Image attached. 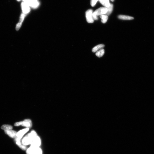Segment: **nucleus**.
Segmentation results:
<instances>
[{
    "instance_id": "nucleus-1",
    "label": "nucleus",
    "mask_w": 154,
    "mask_h": 154,
    "mask_svg": "<svg viewBox=\"0 0 154 154\" xmlns=\"http://www.w3.org/2000/svg\"><path fill=\"white\" fill-rule=\"evenodd\" d=\"M37 136V134L35 131H32L23 138L22 141V145L25 146L31 145Z\"/></svg>"
},
{
    "instance_id": "nucleus-2",
    "label": "nucleus",
    "mask_w": 154,
    "mask_h": 154,
    "mask_svg": "<svg viewBox=\"0 0 154 154\" xmlns=\"http://www.w3.org/2000/svg\"><path fill=\"white\" fill-rule=\"evenodd\" d=\"M24 2L33 9H36L39 5V3L38 0H26Z\"/></svg>"
},
{
    "instance_id": "nucleus-3",
    "label": "nucleus",
    "mask_w": 154,
    "mask_h": 154,
    "mask_svg": "<svg viewBox=\"0 0 154 154\" xmlns=\"http://www.w3.org/2000/svg\"><path fill=\"white\" fill-rule=\"evenodd\" d=\"M93 11L92 9H88L86 12V17L87 21L89 23L94 22V20L92 16Z\"/></svg>"
},
{
    "instance_id": "nucleus-4",
    "label": "nucleus",
    "mask_w": 154,
    "mask_h": 154,
    "mask_svg": "<svg viewBox=\"0 0 154 154\" xmlns=\"http://www.w3.org/2000/svg\"><path fill=\"white\" fill-rule=\"evenodd\" d=\"M41 144V141L40 137L38 136L35 137L31 145V146L34 148L40 147Z\"/></svg>"
},
{
    "instance_id": "nucleus-5",
    "label": "nucleus",
    "mask_w": 154,
    "mask_h": 154,
    "mask_svg": "<svg viewBox=\"0 0 154 154\" xmlns=\"http://www.w3.org/2000/svg\"><path fill=\"white\" fill-rule=\"evenodd\" d=\"M21 6L23 12V13L26 15L30 12V6L26 3L23 1L21 4Z\"/></svg>"
},
{
    "instance_id": "nucleus-6",
    "label": "nucleus",
    "mask_w": 154,
    "mask_h": 154,
    "mask_svg": "<svg viewBox=\"0 0 154 154\" xmlns=\"http://www.w3.org/2000/svg\"><path fill=\"white\" fill-rule=\"evenodd\" d=\"M107 11V8L106 7H101L96 9L94 12L96 15L101 16L105 14Z\"/></svg>"
},
{
    "instance_id": "nucleus-7",
    "label": "nucleus",
    "mask_w": 154,
    "mask_h": 154,
    "mask_svg": "<svg viewBox=\"0 0 154 154\" xmlns=\"http://www.w3.org/2000/svg\"><path fill=\"white\" fill-rule=\"evenodd\" d=\"M29 130V128H27L19 131L17 132L16 137L21 139H22L24 134L26 133Z\"/></svg>"
},
{
    "instance_id": "nucleus-8",
    "label": "nucleus",
    "mask_w": 154,
    "mask_h": 154,
    "mask_svg": "<svg viewBox=\"0 0 154 154\" xmlns=\"http://www.w3.org/2000/svg\"><path fill=\"white\" fill-rule=\"evenodd\" d=\"M32 121L30 119H26L24 121H21V125L23 127L29 128L32 127Z\"/></svg>"
},
{
    "instance_id": "nucleus-9",
    "label": "nucleus",
    "mask_w": 154,
    "mask_h": 154,
    "mask_svg": "<svg viewBox=\"0 0 154 154\" xmlns=\"http://www.w3.org/2000/svg\"><path fill=\"white\" fill-rule=\"evenodd\" d=\"M5 132L9 137L12 138H15L16 137L17 132L12 130H5Z\"/></svg>"
},
{
    "instance_id": "nucleus-10",
    "label": "nucleus",
    "mask_w": 154,
    "mask_h": 154,
    "mask_svg": "<svg viewBox=\"0 0 154 154\" xmlns=\"http://www.w3.org/2000/svg\"><path fill=\"white\" fill-rule=\"evenodd\" d=\"M25 15L23 13H22L21 16L20 17V21L18 24L16 26V29L17 30H18L20 28L21 25H22L24 17H25Z\"/></svg>"
},
{
    "instance_id": "nucleus-11",
    "label": "nucleus",
    "mask_w": 154,
    "mask_h": 154,
    "mask_svg": "<svg viewBox=\"0 0 154 154\" xmlns=\"http://www.w3.org/2000/svg\"><path fill=\"white\" fill-rule=\"evenodd\" d=\"M118 18L119 19L124 20H130L134 19L133 17L131 16L122 15L119 16Z\"/></svg>"
},
{
    "instance_id": "nucleus-12",
    "label": "nucleus",
    "mask_w": 154,
    "mask_h": 154,
    "mask_svg": "<svg viewBox=\"0 0 154 154\" xmlns=\"http://www.w3.org/2000/svg\"><path fill=\"white\" fill-rule=\"evenodd\" d=\"M104 47V44H101L97 45L93 48L92 50L93 52H96L102 49H103Z\"/></svg>"
},
{
    "instance_id": "nucleus-13",
    "label": "nucleus",
    "mask_w": 154,
    "mask_h": 154,
    "mask_svg": "<svg viewBox=\"0 0 154 154\" xmlns=\"http://www.w3.org/2000/svg\"><path fill=\"white\" fill-rule=\"evenodd\" d=\"M99 1L101 4L106 8L109 7L110 6L109 0H99Z\"/></svg>"
},
{
    "instance_id": "nucleus-14",
    "label": "nucleus",
    "mask_w": 154,
    "mask_h": 154,
    "mask_svg": "<svg viewBox=\"0 0 154 154\" xmlns=\"http://www.w3.org/2000/svg\"><path fill=\"white\" fill-rule=\"evenodd\" d=\"M104 49H102L96 52V55L99 57H102L104 55Z\"/></svg>"
},
{
    "instance_id": "nucleus-15",
    "label": "nucleus",
    "mask_w": 154,
    "mask_h": 154,
    "mask_svg": "<svg viewBox=\"0 0 154 154\" xmlns=\"http://www.w3.org/2000/svg\"><path fill=\"white\" fill-rule=\"evenodd\" d=\"M1 128L5 130H12L13 127L12 126L9 125H3L1 126Z\"/></svg>"
},
{
    "instance_id": "nucleus-16",
    "label": "nucleus",
    "mask_w": 154,
    "mask_h": 154,
    "mask_svg": "<svg viewBox=\"0 0 154 154\" xmlns=\"http://www.w3.org/2000/svg\"><path fill=\"white\" fill-rule=\"evenodd\" d=\"M113 4H110V6L108 8H106L107 9V11L105 14L106 15L108 16L110 15L113 11Z\"/></svg>"
},
{
    "instance_id": "nucleus-17",
    "label": "nucleus",
    "mask_w": 154,
    "mask_h": 154,
    "mask_svg": "<svg viewBox=\"0 0 154 154\" xmlns=\"http://www.w3.org/2000/svg\"><path fill=\"white\" fill-rule=\"evenodd\" d=\"M100 17L102 19V22L103 24H105L107 22L108 19V16L105 14L101 16Z\"/></svg>"
},
{
    "instance_id": "nucleus-18",
    "label": "nucleus",
    "mask_w": 154,
    "mask_h": 154,
    "mask_svg": "<svg viewBox=\"0 0 154 154\" xmlns=\"http://www.w3.org/2000/svg\"><path fill=\"white\" fill-rule=\"evenodd\" d=\"M35 148L30 146L26 150L27 154H34V150Z\"/></svg>"
},
{
    "instance_id": "nucleus-19",
    "label": "nucleus",
    "mask_w": 154,
    "mask_h": 154,
    "mask_svg": "<svg viewBox=\"0 0 154 154\" xmlns=\"http://www.w3.org/2000/svg\"><path fill=\"white\" fill-rule=\"evenodd\" d=\"M34 154H43L42 149L40 147L35 148L34 150Z\"/></svg>"
},
{
    "instance_id": "nucleus-20",
    "label": "nucleus",
    "mask_w": 154,
    "mask_h": 154,
    "mask_svg": "<svg viewBox=\"0 0 154 154\" xmlns=\"http://www.w3.org/2000/svg\"><path fill=\"white\" fill-rule=\"evenodd\" d=\"M99 0H91V6L93 7L96 4V3Z\"/></svg>"
},
{
    "instance_id": "nucleus-21",
    "label": "nucleus",
    "mask_w": 154,
    "mask_h": 154,
    "mask_svg": "<svg viewBox=\"0 0 154 154\" xmlns=\"http://www.w3.org/2000/svg\"><path fill=\"white\" fill-rule=\"evenodd\" d=\"M94 20H97L98 19L97 16L96 15L94 12L92 14Z\"/></svg>"
},
{
    "instance_id": "nucleus-22",
    "label": "nucleus",
    "mask_w": 154,
    "mask_h": 154,
    "mask_svg": "<svg viewBox=\"0 0 154 154\" xmlns=\"http://www.w3.org/2000/svg\"><path fill=\"white\" fill-rule=\"evenodd\" d=\"M20 148L22 149V150H26L27 147H26V146L24 145H22L20 146H19Z\"/></svg>"
},
{
    "instance_id": "nucleus-23",
    "label": "nucleus",
    "mask_w": 154,
    "mask_h": 154,
    "mask_svg": "<svg viewBox=\"0 0 154 154\" xmlns=\"http://www.w3.org/2000/svg\"><path fill=\"white\" fill-rule=\"evenodd\" d=\"M21 125V121L19 122L15 123L14 124V126H19Z\"/></svg>"
},
{
    "instance_id": "nucleus-24",
    "label": "nucleus",
    "mask_w": 154,
    "mask_h": 154,
    "mask_svg": "<svg viewBox=\"0 0 154 154\" xmlns=\"http://www.w3.org/2000/svg\"><path fill=\"white\" fill-rule=\"evenodd\" d=\"M111 1H114V0H111Z\"/></svg>"
}]
</instances>
